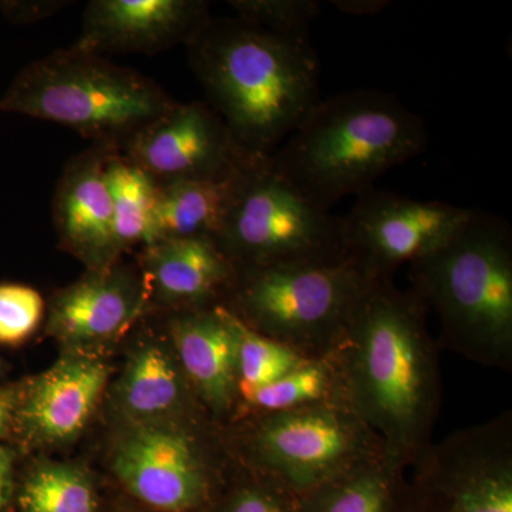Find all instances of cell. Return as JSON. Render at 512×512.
I'll use <instances>...</instances> for the list:
<instances>
[{
	"mask_svg": "<svg viewBox=\"0 0 512 512\" xmlns=\"http://www.w3.org/2000/svg\"><path fill=\"white\" fill-rule=\"evenodd\" d=\"M178 365L192 392L217 417L238 404V319L225 306L181 312L171 322Z\"/></svg>",
	"mask_w": 512,
	"mask_h": 512,
	"instance_id": "9a60e30c",
	"label": "cell"
},
{
	"mask_svg": "<svg viewBox=\"0 0 512 512\" xmlns=\"http://www.w3.org/2000/svg\"><path fill=\"white\" fill-rule=\"evenodd\" d=\"M45 301L36 289L19 284L0 285V343L18 345L42 322Z\"/></svg>",
	"mask_w": 512,
	"mask_h": 512,
	"instance_id": "83f0119b",
	"label": "cell"
},
{
	"mask_svg": "<svg viewBox=\"0 0 512 512\" xmlns=\"http://www.w3.org/2000/svg\"><path fill=\"white\" fill-rule=\"evenodd\" d=\"M188 49L207 101L248 157L269 158L319 103V59L308 33L212 19Z\"/></svg>",
	"mask_w": 512,
	"mask_h": 512,
	"instance_id": "7a4b0ae2",
	"label": "cell"
},
{
	"mask_svg": "<svg viewBox=\"0 0 512 512\" xmlns=\"http://www.w3.org/2000/svg\"><path fill=\"white\" fill-rule=\"evenodd\" d=\"M427 137L424 120L392 94L349 90L320 99L269 163L306 200L330 211L419 156Z\"/></svg>",
	"mask_w": 512,
	"mask_h": 512,
	"instance_id": "3957f363",
	"label": "cell"
},
{
	"mask_svg": "<svg viewBox=\"0 0 512 512\" xmlns=\"http://www.w3.org/2000/svg\"><path fill=\"white\" fill-rule=\"evenodd\" d=\"M109 375V367L93 357L62 360L33 384L20 421L37 440L74 439L92 416Z\"/></svg>",
	"mask_w": 512,
	"mask_h": 512,
	"instance_id": "ac0fdd59",
	"label": "cell"
},
{
	"mask_svg": "<svg viewBox=\"0 0 512 512\" xmlns=\"http://www.w3.org/2000/svg\"><path fill=\"white\" fill-rule=\"evenodd\" d=\"M376 281L350 255L335 262L237 266L222 306L259 335L318 359L339 345Z\"/></svg>",
	"mask_w": 512,
	"mask_h": 512,
	"instance_id": "8992f818",
	"label": "cell"
},
{
	"mask_svg": "<svg viewBox=\"0 0 512 512\" xmlns=\"http://www.w3.org/2000/svg\"><path fill=\"white\" fill-rule=\"evenodd\" d=\"M121 153L157 184L208 180L248 158L205 101L178 103L131 138Z\"/></svg>",
	"mask_w": 512,
	"mask_h": 512,
	"instance_id": "7c38bea8",
	"label": "cell"
},
{
	"mask_svg": "<svg viewBox=\"0 0 512 512\" xmlns=\"http://www.w3.org/2000/svg\"><path fill=\"white\" fill-rule=\"evenodd\" d=\"M235 476L225 477L220 493L207 512H296L299 495L274 477L239 466Z\"/></svg>",
	"mask_w": 512,
	"mask_h": 512,
	"instance_id": "d4e9b609",
	"label": "cell"
},
{
	"mask_svg": "<svg viewBox=\"0 0 512 512\" xmlns=\"http://www.w3.org/2000/svg\"><path fill=\"white\" fill-rule=\"evenodd\" d=\"M271 158V157H269ZM249 161L215 242L235 266L348 258L343 218L316 207L269 163Z\"/></svg>",
	"mask_w": 512,
	"mask_h": 512,
	"instance_id": "52a82bcc",
	"label": "cell"
},
{
	"mask_svg": "<svg viewBox=\"0 0 512 512\" xmlns=\"http://www.w3.org/2000/svg\"><path fill=\"white\" fill-rule=\"evenodd\" d=\"M229 5L237 18L285 35L308 33L322 9L316 0H231Z\"/></svg>",
	"mask_w": 512,
	"mask_h": 512,
	"instance_id": "4316f807",
	"label": "cell"
},
{
	"mask_svg": "<svg viewBox=\"0 0 512 512\" xmlns=\"http://www.w3.org/2000/svg\"><path fill=\"white\" fill-rule=\"evenodd\" d=\"M70 2L62 0H13V2H0V10L3 16L13 23L28 25V23L40 22L56 15Z\"/></svg>",
	"mask_w": 512,
	"mask_h": 512,
	"instance_id": "f1b7e54d",
	"label": "cell"
},
{
	"mask_svg": "<svg viewBox=\"0 0 512 512\" xmlns=\"http://www.w3.org/2000/svg\"><path fill=\"white\" fill-rule=\"evenodd\" d=\"M412 289L440 320V345L470 362L512 369V229L473 214L430 254L409 264Z\"/></svg>",
	"mask_w": 512,
	"mask_h": 512,
	"instance_id": "277c9868",
	"label": "cell"
},
{
	"mask_svg": "<svg viewBox=\"0 0 512 512\" xmlns=\"http://www.w3.org/2000/svg\"><path fill=\"white\" fill-rule=\"evenodd\" d=\"M242 417L248 420L239 433L242 463L274 477L296 495L386 454L382 440L348 403Z\"/></svg>",
	"mask_w": 512,
	"mask_h": 512,
	"instance_id": "ba28073f",
	"label": "cell"
},
{
	"mask_svg": "<svg viewBox=\"0 0 512 512\" xmlns=\"http://www.w3.org/2000/svg\"><path fill=\"white\" fill-rule=\"evenodd\" d=\"M113 512H147V511L141 510V508H138V507H136V505H134V508L123 507V508H121V510H114Z\"/></svg>",
	"mask_w": 512,
	"mask_h": 512,
	"instance_id": "d6a6232c",
	"label": "cell"
},
{
	"mask_svg": "<svg viewBox=\"0 0 512 512\" xmlns=\"http://www.w3.org/2000/svg\"><path fill=\"white\" fill-rule=\"evenodd\" d=\"M147 302L144 279L114 265L94 269L56 296L49 328L69 343L103 342L126 329Z\"/></svg>",
	"mask_w": 512,
	"mask_h": 512,
	"instance_id": "e0dca14e",
	"label": "cell"
},
{
	"mask_svg": "<svg viewBox=\"0 0 512 512\" xmlns=\"http://www.w3.org/2000/svg\"><path fill=\"white\" fill-rule=\"evenodd\" d=\"M410 468L402 512H512V413L431 441Z\"/></svg>",
	"mask_w": 512,
	"mask_h": 512,
	"instance_id": "9c48e42d",
	"label": "cell"
},
{
	"mask_svg": "<svg viewBox=\"0 0 512 512\" xmlns=\"http://www.w3.org/2000/svg\"><path fill=\"white\" fill-rule=\"evenodd\" d=\"M238 338V392L275 382L308 360L284 343L259 335L239 319Z\"/></svg>",
	"mask_w": 512,
	"mask_h": 512,
	"instance_id": "484cf974",
	"label": "cell"
},
{
	"mask_svg": "<svg viewBox=\"0 0 512 512\" xmlns=\"http://www.w3.org/2000/svg\"><path fill=\"white\" fill-rule=\"evenodd\" d=\"M429 312L414 289L377 279L330 353L350 409L379 436L387 457L406 470L433 441L443 403Z\"/></svg>",
	"mask_w": 512,
	"mask_h": 512,
	"instance_id": "6da1fadb",
	"label": "cell"
},
{
	"mask_svg": "<svg viewBox=\"0 0 512 512\" xmlns=\"http://www.w3.org/2000/svg\"><path fill=\"white\" fill-rule=\"evenodd\" d=\"M12 403L0 396V437L6 436L12 424Z\"/></svg>",
	"mask_w": 512,
	"mask_h": 512,
	"instance_id": "1f68e13d",
	"label": "cell"
},
{
	"mask_svg": "<svg viewBox=\"0 0 512 512\" xmlns=\"http://www.w3.org/2000/svg\"><path fill=\"white\" fill-rule=\"evenodd\" d=\"M113 151L119 150L92 144L70 158L53 198L57 237L94 269L113 265L121 252L106 181V161Z\"/></svg>",
	"mask_w": 512,
	"mask_h": 512,
	"instance_id": "5bb4252c",
	"label": "cell"
},
{
	"mask_svg": "<svg viewBox=\"0 0 512 512\" xmlns=\"http://www.w3.org/2000/svg\"><path fill=\"white\" fill-rule=\"evenodd\" d=\"M175 104L143 73L72 46L28 64L0 97V113L62 124L94 146L123 151Z\"/></svg>",
	"mask_w": 512,
	"mask_h": 512,
	"instance_id": "5b68a950",
	"label": "cell"
},
{
	"mask_svg": "<svg viewBox=\"0 0 512 512\" xmlns=\"http://www.w3.org/2000/svg\"><path fill=\"white\" fill-rule=\"evenodd\" d=\"M19 512H103L92 478L79 468H36L16 490Z\"/></svg>",
	"mask_w": 512,
	"mask_h": 512,
	"instance_id": "cb8c5ba5",
	"label": "cell"
},
{
	"mask_svg": "<svg viewBox=\"0 0 512 512\" xmlns=\"http://www.w3.org/2000/svg\"><path fill=\"white\" fill-rule=\"evenodd\" d=\"M185 382L183 370L170 353L148 343L128 363L120 384V406L140 420L173 413L183 406Z\"/></svg>",
	"mask_w": 512,
	"mask_h": 512,
	"instance_id": "44dd1931",
	"label": "cell"
},
{
	"mask_svg": "<svg viewBox=\"0 0 512 512\" xmlns=\"http://www.w3.org/2000/svg\"><path fill=\"white\" fill-rule=\"evenodd\" d=\"M106 181L113 207L114 237L120 251L146 247L151 242V222L158 184L121 151L106 161Z\"/></svg>",
	"mask_w": 512,
	"mask_h": 512,
	"instance_id": "603a6c76",
	"label": "cell"
},
{
	"mask_svg": "<svg viewBox=\"0 0 512 512\" xmlns=\"http://www.w3.org/2000/svg\"><path fill=\"white\" fill-rule=\"evenodd\" d=\"M343 218L348 254L377 279H393L443 245L473 214V208L443 201H419L375 188L356 195Z\"/></svg>",
	"mask_w": 512,
	"mask_h": 512,
	"instance_id": "8fae6325",
	"label": "cell"
},
{
	"mask_svg": "<svg viewBox=\"0 0 512 512\" xmlns=\"http://www.w3.org/2000/svg\"><path fill=\"white\" fill-rule=\"evenodd\" d=\"M333 3L342 12L357 16L375 15V13L386 8V5H389V2H383V0H345V2L336 0Z\"/></svg>",
	"mask_w": 512,
	"mask_h": 512,
	"instance_id": "4dcf8cb0",
	"label": "cell"
},
{
	"mask_svg": "<svg viewBox=\"0 0 512 512\" xmlns=\"http://www.w3.org/2000/svg\"><path fill=\"white\" fill-rule=\"evenodd\" d=\"M16 507L15 481H13V454L0 446V512H13Z\"/></svg>",
	"mask_w": 512,
	"mask_h": 512,
	"instance_id": "f546056e",
	"label": "cell"
},
{
	"mask_svg": "<svg viewBox=\"0 0 512 512\" xmlns=\"http://www.w3.org/2000/svg\"><path fill=\"white\" fill-rule=\"evenodd\" d=\"M200 433L141 424L117 447L113 473L131 503L147 512H207L225 476Z\"/></svg>",
	"mask_w": 512,
	"mask_h": 512,
	"instance_id": "30bf717a",
	"label": "cell"
},
{
	"mask_svg": "<svg viewBox=\"0 0 512 512\" xmlns=\"http://www.w3.org/2000/svg\"><path fill=\"white\" fill-rule=\"evenodd\" d=\"M406 468L392 458H372L299 495L296 512H402Z\"/></svg>",
	"mask_w": 512,
	"mask_h": 512,
	"instance_id": "ffe728a7",
	"label": "cell"
},
{
	"mask_svg": "<svg viewBox=\"0 0 512 512\" xmlns=\"http://www.w3.org/2000/svg\"><path fill=\"white\" fill-rule=\"evenodd\" d=\"M141 264L148 299L156 296L183 312L224 305L237 275V266L208 237L151 242Z\"/></svg>",
	"mask_w": 512,
	"mask_h": 512,
	"instance_id": "2e32d148",
	"label": "cell"
},
{
	"mask_svg": "<svg viewBox=\"0 0 512 512\" xmlns=\"http://www.w3.org/2000/svg\"><path fill=\"white\" fill-rule=\"evenodd\" d=\"M208 180L158 184L151 242L160 239L217 238L249 161ZM150 242V244H151Z\"/></svg>",
	"mask_w": 512,
	"mask_h": 512,
	"instance_id": "d6986e66",
	"label": "cell"
},
{
	"mask_svg": "<svg viewBox=\"0 0 512 512\" xmlns=\"http://www.w3.org/2000/svg\"><path fill=\"white\" fill-rule=\"evenodd\" d=\"M212 20L204 0H92L73 47L104 53L163 52L190 46Z\"/></svg>",
	"mask_w": 512,
	"mask_h": 512,
	"instance_id": "4fadbf2b",
	"label": "cell"
},
{
	"mask_svg": "<svg viewBox=\"0 0 512 512\" xmlns=\"http://www.w3.org/2000/svg\"><path fill=\"white\" fill-rule=\"evenodd\" d=\"M346 402L342 377L332 355L308 359L275 382L238 392L235 413H276L313 404Z\"/></svg>",
	"mask_w": 512,
	"mask_h": 512,
	"instance_id": "7402d4cb",
	"label": "cell"
}]
</instances>
